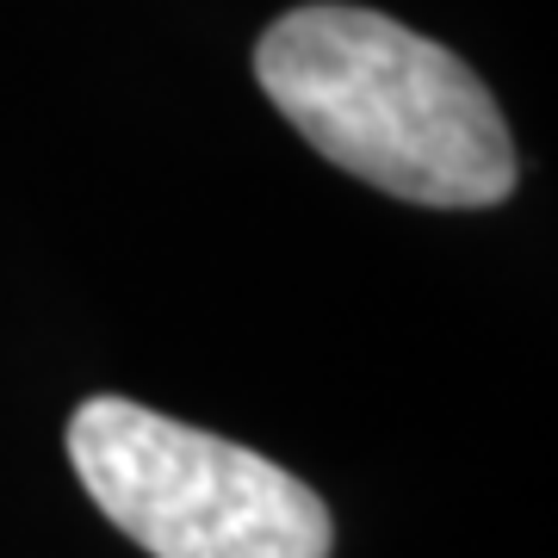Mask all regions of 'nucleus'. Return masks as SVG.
I'll list each match as a JSON object with an SVG mask.
<instances>
[{
	"instance_id": "nucleus-1",
	"label": "nucleus",
	"mask_w": 558,
	"mask_h": 558,
	"mask_svg": "<svg viewBox=\"0 0 558 558\" xmlns=\"http://www.w3.org/2000/svg\"><path fill=\"white\" fill-rule=\"evenodd\" d=\"M255 81L323 161L403 205L484 211L521 180L490 87L391 13L341 0L292 7L260 32Z\"/></svg>"
},
{
	"instance_id": "nucleus-2",
	"label": "nucleus",
	"mask_w": 558,
	"mask_h": 558,
	"mask_svg": "<svg viewBox=\"0 0 558 558\" xmlns=\"http://www.w3.org/2000/svg\"><path fill=\"white\" fill-rule=\"evenodd\" d=\"M69 465L149 558H329L336 546V515L299 472L131 398L81 403Z\"/></svg>"
}]
</instances>
